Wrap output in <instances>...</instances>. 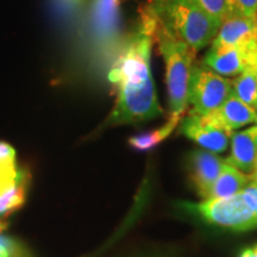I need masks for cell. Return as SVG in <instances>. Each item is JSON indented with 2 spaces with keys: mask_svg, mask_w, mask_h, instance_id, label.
<instances>
[{
  "mask_svg": "<svg viewBox=\"0 0 257 257\" xmlns=\"http://www.w3.org/2000/svg\"><path fill=\"white\" fill-rule=\"evenodd\" d=\"M155 17L143 10L140 27L115 61L108 80L117 87V99L106 126L135 124L162 115L150 69Z\"/></svg>",
  "mask_w": 257,
  "mask_h": 257,
  "instance_id": "6da1fadb",
  "label": "cell"
},
{
  "mask_svg": "<svg viewBox=\"0 0 257 257\" xmlns=\"http://www.w3.org/2000/svg\"><path fill=\"white\" fill-rule=\"evenodd\" d=\"M147 8L195 54L212 43L221 25L192 0H152Z\"/></svg>",
  "mask_w": 257,
  "mask_h": 257,
  "instance_id": "7a4b0ae2",
  "label": "cell"
},
{
  "mask_svg": "<svg viewBox=\"0 0 257 257\" xmlns=\"http://www.w3.org/2000/svg\"><path fill=\"white\" fill-rule=\"evenodd\" d=\"M154 41L159 46L160 53L165 61L170 115L182 118L188 107L189 80L195 53L189 49L187 44L167 30L156 17L154 25Z\"/></svg>",
  "mask_w": 257,
  "mask_h": 257,
  "instance_id": "3957f363",
  "label": "cell"
},
{
  "mask_svg": "<svg viewBox=\"0 0 257 257\" xmlns=\"http://www.w3.org/2000/svg\"><path fill=\"white\" fill-rule=\"evenodd\" d=\"M181 206L211 225L233 231L257 229V216L242 195L229 198L204 199L200 202H182Z\"/></svg>",
  "mask_w": 257,
  "mask_h": 257,
  "instance_id": "277c9868",
  "label": "cell"
},
{
  "mask_svg": "<svg viewBox=\"0 0 257 257\" xmlns=\"http://www.w3.org/2000/svg\"><path fill=\"white\" fill-rule=\"evenodd\" d=\"M232 93V81L214 73L205 64H194L188 88L189 112L206 115L219 108Z\"/></svg>",
  "mask_w": 257,
  "mask_h": 257,
  "instance_id": "5b68a950",
  "label": "cell"
},
{
  "mask_svg": "<svg viewBox=\"0 0 257 257\" xmlns=\"http://www.w3.org/2000/svg\"><path fill=\"white\" fill-rule=\"evenodd\" d=\"M188 174L193 187L202 199H210L212 187L219 176L225 160L208 150H194L188 157Z\"/></svg>",
  "mask_w": 257,
  "mask_h": 257,
  "instance_id": "8992f818",
  "label": "cell"
},
{
  "mask_svg": "<svg viewBox=\"0 0 257 257\" xmlns=\"http://www.w3.org/2000/svg\"><path fill=\"white\" fill-rule=\"evenodd\" d=\"M257 57V42L245 48L210 49L204 64L221 76H237L249 67L253 68Z\"/></svg>",
  "mask_w": 257,
  "mask_h": 257,
  "instance_id": "52a82bcc",
  "label": "cell"
},
{
  "mask_svg": "<svg viewBox=\"0 0 257 257\" xmlns=\"http://www.w3.org/2000/svg\"><path fill=\"white\" fill-rule=\"evenodd\" d=\"M181 134L208 152L220 154L229 147L231 134L214 126L205 119L204 115L189 112L187 117L181 120Z\"/></svg>",
  "mask_w": 257,
  "mask_h": 257,
  "instance_id": "ba28073f",
  "label": "cell"
},
{
  "mask_svg": "<svg viewBox=\"0 0 257 257\" xmlns=\"http://www.w3.org/2000/svg\"><path fill=\"white\" fill-rule=\"evenodd\" d=\"M257 42V18L227 16L221 23L211 49L245 48Z\"/></svg>",
  "mask_w": 257,
  "mask_h": 257,
  "instance_id": "9c48e42d",
  "label": "cell"
},
{
  "mask_svg": "<svg viewBox=\"0 0 257 257\" xmlns=\"http://www.w3.org/2000/svg\"><path fill=\"white\" fill-rule=\"evenodd\" d=\"M204 117L214 126L229 134H232L233 130L248 124H257V112L255 108L243 102L233 93H231L219 108Z\"/></svg>",
  "mask_w": 257,
  "mask_h": 257,
  "instance_id": "30bf717a",
  "label": "cell"
},
{
  "mask_svg": "<svg viewBox=\"0 0 257 257\" xmlns=\"http://www.w3.org/2000/svg\"><path fill=\"white\" fill-rule=\"evenodd\" d=\"M230 143L231 154L225 161L251 176L257 167V125L239 133H232Z\"/></svg>",
  "mask_w": 257,
  "mask_h": 257,
  "instance_id": "8fae6325",
  "label": "cell"
},
{
  "mask_svg": "<svg viewBox=\"0 0 257 257\" xmlns=\"http://www.w3.org/2000/svg\"><path fill=\"white\" fill-rule=\"evenodd\" d=\"M251 180V176L234 168L225 161L223 169L212 187L210 199L229 198L239 194Z\"/></svg>",
  "mask_w": 257,
  "mask_h": 257,
  "instance_id": "7c38bea8",
  "label": "cell"
},
{
  "mask_svg": "<svg viewBox=\"0 0 257 257\" xmlns=\"http://www.w3.org/2000/svg\"><path fill=\"white\" fill-rule=\"evenodd\" d=\"M182 118L175 117V115H169V119L166 121L162 126L155 130L149 131V133L137 135V136L131 137L128 140V144L138 152H149L162 143L166 138L170 136V134L175 130L176 126L180 124Z\"/></svg>",
  "mask_w": 257,
  "mask_h": 257,
  "instance_id": "4fadbf2b",
  "label": "cell"
},
{
  "mask_svg": "<svg viewBox=\"0 0 257 257\" xmlns=\"http://www.w3.org/2000/svg\"><path fill=\"white\" fill-rule=\"evenodd\" d=\"M232 93L253 108L257 102V78L255 69L249 67L232 80Z\"/></svg>",
  "mask_w": 257,
  "mask_h": 257,
  "instance_id": "5bb4252c",
  "label": "cell"
},
{
  "mask_svg": "<svg viewBox=\"0 0 257 257\" xmlns=\"http://www.w3.org/2000/svg\"><path fill=\"white\" fill-rule=\"evenodd\" d=\"M29 175L24 173L22 179L17 182V185L10 191L0 195V216L6 217L12 212L17 211L24 205L27 200V186Z\"/></svg>",
  "mask_w": 257,
  "mask_h": 257,
  "instance_id": "9a60e30c",
  "label": "cell"
},
{
  "mask_svg": "<svg viewBox=\"0 0 257 257\" xmlns=\"http://www.w3.org/2000/svg\"><path fill=\"white\" fill-rule=\"evenodd\" d=\"M21 174L22 170L16 163V150L10 144L0 142V180H14Z\"/></svg>",
  "mask_w": 257,
  "mask_h": 257,
  "instance_id": "2e32d148",
  "label": "cell"
},
{
  "mask_svg": "<svg viewBox=\"0 0 257 257\" xmlns=\"http://www.w3.org/2000/svg\"><path fill=\"white\" fill-rule=\"evenodd\" d=\"M227 16L257 18V0H225Z\"/></svg>",
  "mask_w": 257,
  "mask_h": 257,
  "instance_id": "e0dca14e",
  "label": "cell"
},
{
  "mask_svg": "<svg viewBox=\"0 0 257 257\" xmlns=\"http://www.w3.org/2000/svg\"><path fill=\"white\" fill-rule=\"evenodd\" d=\"M192 2L218 23L221 24L226 18L225 0H192Z\"/></svg>",
  "mask_w": 257,
  "mask_h": 257,
  "instance_id": "ac0fdd59",
  "label": "cell"
},
{
  "mask_svg": "<svg viewBox=\"0 0 257 257\" xmlns=\"http://www.w3.org/2000/svg\"><path fill=\"white\" fill-rule=\"evenodd\" d=\"M244 201L246 202V205L251 208L253 213L257 216V184L255 181H250L249 185L240 192Z\"/></svg>",
  "mask_w": 257,
  "mask_h": 257,
  "instance_id": "d6986e66",
  "label": "cell"
},
{
  "mask_svg": "<svg viewBox=\"0 0 257 257\" xmlns=\"http://www.w3.org/2000/svg\"><path fill=\"white\" fill-rule=\"evenodd\" d=\"M18 257L21 256V249L14 239L0 236V257Z\"/></svg>",
  "mask_w": 257,
  "mask_h": 257,
  "instance_id": "ffe728a7",
  "label": "cell"
},
{
  "mask_svg": "<svg viewBox=\"0 0 257 257\" xmlns=\"http://www.w3.org/2000/svg\"><path fill=\"white\" fill-rule=\"evenodd\" d=\"M238 257H257V244H255L253 246H249V248L244 249L239 253Z\"/></svg>",
  "mask_w": 257,
  "mask_h": 257,
  "instance_id": "44dd1931",
  "label": "cell"
},
{
  "mask_svg": "<svg viewBox=\"0 0 257 257\" xmlns=\"http://www.w3.org/2000/svg\"><path fill=\"white\" fill-rule=\"evenodd\" d=\"M6 227H8V223H6V221H4V220L0 219V232H2V231H4Z\"/></svg>",
  "mask_w": 257,
  "mask_h": 257,
  "instance_id": "7402d4cb",
  "label": "cell"
},
{
  "mask_svg": "<svg viewBox=\"0 0 257 257\" xmlns=\"http://www.w3.org/2000/svg\"><path fill=\"white\" fill-rule=\"evenodd\" d=\"M251 179H252V181H255L257 184V167H256L255 172H253V174L251 175Z\"/></svg>",
  "mask_w": 257,
  "mask_h": 257,
  "instance_id": "603a6c76",
  "label": "cell"
},
{
  "mask_svg": "<svg viewBox=\"0 0 257 257\" xmlns=\"http://www.w3.org/2000/svg\"><path fill=\"white\" fill-rule=\"evenodd\" d=\"M140 257H166V256H162V255H143V256H140Z\"/></svg>",
  "mask_w": 257,
  "mask_h": 257,
  "instance_id": "cb8c5ba5",
  "label": "cell"
},
{
  "mask_svg": "<svg viewBox=\"0 0 257 257\" xmlns=\"http://www.w3.org/2000/svg\"><path fill=\"white\" fill-rule=\"evenodd\" d=\"M253 69H255V73H256V78H257V57H256L255 64H253Z\"/></svg>",
  "mask_w": 257,
  "mask_h": 257,
  "instance_id": "d4e9b609",
  "label": "cell"
},
{
  "mask_svg": "<svg viewBox=\"0 0 257 257\" xmlns=\"http://www.w3.org/2000/svg\"><path fill=\"white\" fill-rule=\"evenodd\" d=\"M253 108H255V111L257 112V102H256V105H255V107H253Z\"/></svg>",
  "mask_w": 257,
  "mask_h": 257,
  "instance_id": "484cf974",
  "label": "cell"
}]
</instances>
